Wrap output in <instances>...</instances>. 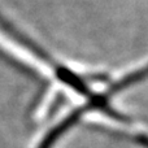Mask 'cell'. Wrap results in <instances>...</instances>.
<instances>
[{"label":"cell","mask_w":148,"mask_h":148,"mask_svg":"<svg viewBox=\"0 0 148 148\" xmlns=\"http://www.w3.org/2000/svg\"><path fill=\"white\" fill-rule=\"evenodd\" d=\"M139 143H142L146 148H148V136H139Z\"/></svg>","instance_id":"1"}]
</instances>
